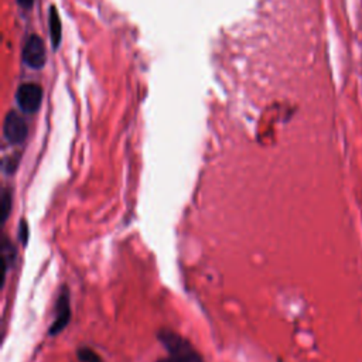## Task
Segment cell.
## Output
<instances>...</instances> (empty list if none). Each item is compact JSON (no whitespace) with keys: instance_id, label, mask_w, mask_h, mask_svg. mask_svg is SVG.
Instances as JSON below:
<instances>
[{"instance_id":"10","label":"cell","mask_w":362,"mask_h":362,"mask_svg":"<svg viewBox=\"0 0 362 362\" xmlns=\"http://www.w3.org/2000/svg\"><path fill=\"white\" fill-rule=\"evenodd\" d=\"M27 224H26V221H21L20 222V241L23 242V243H26L27 242Z\"/></svg>"},{"instance_id":"7","label":"cell","mask_w":362,"mask_h":362,"mask_svg":"<svg viewBox=\"0 0 362 362\" xmlns=\"http://www.w3.org/2000/svg\"><path fill=\"white\" fill-rule=\"evenodd\" d=\"M14 255H16L14 248L8 242V239H5V245L2 249V262H3L5 269H9L13 265Z\"/></svg>"},{"instance_id":"9","label":"cell","mask_w":362,"mask_h":362,"mask_svg":"<svg viewBox=\"0 0 362 362\" xmlns=\"http://www.w3.org/2000/svg\"><path fill=\"white\" fill-rule=\"evenodd\" d=\"M78 359L82 362H101V358L98 354H95L93 350L89 348H81L78 351Z\"/></svg>"},{"instance_id":"12","label":"cell","mask_w":362,"mask_h":362,"mask_svg":"<svg viewBox=\"0 0 362 362\" xmlns=\"http://www.w3.org/2000/svg\"><path fill=\"white\" fill-rule=\"evenodd\" d=\"M158 362H177V361L174 358H171V359H160Z\"/></svg>"},{"instance_id":"2","label":"cell","mask_w":362,"mask_h":362,"mask_svg":"<svg viewBox=\"0 0 362 362\" xmlns=\"http://www.w3.org/2000/svg\"><path fill=\"white\" fill-rule=\"evenodd\" d=\"M16 102L25 113H36L43 102L41 86L33 82L20 85L16 93Z\"/></svg>"},{"instance_id":"4","label":"cell","mask_w":362,"mask_h":362,"mask_svg":"<svg viewBox=\"0 0 362 362\" xmlns=\"http://www.w3.org/2000/svg\"><path fill=\"white\" fill-rule=\"evenodd\" d=\"M29 128L26 121L17 112H9L3 122V134L9 143L20 145L26 141Z\"/></svg>"},{"instance_id":"8","label":"cell","mask_w":362,"mask_h":362,"mask_svg":"<svg viewBox=\"0 0 362 362\" xmlns=\"http://www.w3.org/2000/svg\"><path fill=\"white\" fill-rule=\"evenodd\" d=\"M0 210H2V221L5 222L12 210V195L9 190H5L2 194V206H0Z\"/></svg>"},{"instance_id":"6","label":"cell","mask_w":362,"mask_h":362,"mask_svg":"<svg viewBox=\"0 0 362 362\" xmlns=\"http://www.w3.org/2000/svg\"><path fill=\"white\" fill-rule=\"evenodd\" d=\"M49 26H50V38L53 43V47L58 49V45L61 43V34H62V26H61V20L60 14L56 8L50 9L49 14Z\"/></svg>"},{"instance_id":"11","label":"cell","mask_w":362,"mask_h":362,"mask_svg":"<svg viewBox=\"0 0 362 362\" xmlns=\"http://www.w3.org/2000/svg\"><path fill=\"white\" fill-rule=\"evenodd\" d=\"M17 3L21 6V8H25V9H30L34 3V0H17Z\"/></svg>"},{"instance_id":"5","label":"cell","mask_w":362,"mask_h":362,"mask_svg":"<svg viewBox=\"0 0 362 362\" xmlns=\"http://www.w3.org/2000/svg\"><path fill=\"white\" fill-rule=\"evenodd\" d=\"M57 315H56V320L53 322V326L50 328V334L56 335L58 333H61L67 324L70 323L71 319V306H70V293L64 287L60 293L58 300H57Z\"/></svg>"},{"instance_id":"1","label":"cell","mask_w":362,"mask_h":362,"mask_svg":"<svg viewBox=\"0 0 362 362\" xmlns=\"http://www.w3.org/2000/svg\"><path fill=\"white\" fill-rule=\"evenodd\" d=\"M160 339L171 354V358H174L177 362H202L200 355L194 351V348L186 339L180 338L174 333H162Z\"/></svg>"},{"instance_id":"3","label":"cell","mask_w":362,"mask_h":362,"mask_svg":"<svg viewBox=\"0 0 362 362\" xmlns=\"http://www.w3.org/2000/svg\"><path fill=\"white\" fill-rule=\"evenodd\" d=\"M23 61L33 70H40L45 64V45L40 36L32 34L23 45Z\"/></svg>"}]
</instances>
